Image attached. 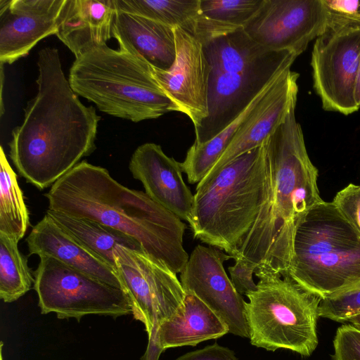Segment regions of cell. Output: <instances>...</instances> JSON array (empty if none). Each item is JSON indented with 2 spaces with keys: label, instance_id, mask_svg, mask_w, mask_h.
I'll list each match as a JSON object with an SVG mask.
<instances>
[{
  "label": "cell",
  "instance_id": "obj_13",
  "mask_svg": "<svg viewBox=\"0 0 360 360\" xmlns=\"http://www.w3.org/2000/svg\"><path fill=\"white\" fill-rule=\"evenodd\" d=\"M229 259L215 247L198 245L180 273V282L186 293L195 295L221 318L230 333L249 338L246 302L224 267Z\"/></svg>",
  "mask_w": 360,
  "mask_h": 360
},
{
  "label": "cell",
  "instance_id": "obj_32",
  "mask_svg": "<svg viewBox=\"0 0 360 360\" xmlns=\"http://www.w3.org/2000/svg\"><path fill=\"white\" fill-rule=\"evenodd\" d=\"M175 360H238L231 349L217 343L188 352Z\"/></svg>",
  "mask_w": 360,
  "mask_h": 360
},
{
  "label": "cell",
  "instance_id": "obj_11",
  "mask_svg": "<svg viewBox=\"0 0 360 360\" xmlns=\"http://www.w3.org/2000/svg\"><path fill=\"white\" fill-rule=\"evenodd\" d=\"M34 288L43 314L58 319L97 314L118 317L133 314L130 299L121 288L106 283L51 257H39Z\"/></svg>",
  "mask_w": 360,
  "mask_h": 360
},
{
  "label": "cell",
  "instance_id": "obj_14",
  "mask_svg": "<svg viewBox=\"0 0 360 360\" xmlns=\"http://www.w3.org/2000/svg\"><path fill=\"white\" fill-rule=\"evenodd\" d=\"M176 58L164 71L152 67L153 75L165 94L186 115L194 128L208 116L207 94L210 67L202 44L180 27H174Z\"/></svg>",
  "mask_w": 360,
  "mask_h": 360
},
{
  "label": "cell",
  "instance_id": "obj_30",
  "mask_svg": "<svg viewBox=\"0 0 360 360\" xmlns=\"http://www.w3.org/2000/svg\"><path fill=\"white\" fill-rule=\"evenodd\" d=\"M332 202L360 233V185L349 184L337 193Z\"/></svg>",
  "mask_w": 360,
  "mask_h": 360
},
{
  "label": "cell",
  "instance_id": "obj_7",
  "mask_svg": "<svg viewBox=\"0 0 360 360\" xmlns=\"http://www.w3.org/2000/svg\"><path fill=\"white\" fill-rule=\"evenodd\" d=\"M68 81L77 95L99 110L134 122L178 111L146 61L106 44L75 58Z\"/></svg>",
  "mask_w": 360,
  "mask_h": 360
},
{
  "label": "cell",
  "instance_id": "obj_24",
  "mask_svg": "<svg viewBox=\"0 0 360 360\" xmlns=\"http://www.w3.org/2000/svg\"><path fill=\"white\" fill-rule=\"evenodd\" d=\"M275 80L218 135L204 144L197 145L193 143L190 147L185 160L180 162L182 172L186 174L190 184H198L214 166L244 122L258 105Z\"/></svg>",
  "mask_w": 360,
  "mask_h": 360
},
{
  "label": "cell",
  "instance_id": "obj_19",
  "mask_svg": "<svg viewBox=\"0 0 360 360\" xmlns=\"http://www.w3.org/2000/svg\"><path fill=\"white\" fill-rule=\"evenodd\" d=\"M113 0H65L56 35L77 58L112 37Z\"/></svg>",
  "mask_w": 360,
  "mask_h": 360
},
{
  "label": "cell",
  "instance_id": "obj_8",
  "mask_svg": "<svg viewBox=\"0 0 360 360\" xmlns=\"http://www.w3.org/2000/svg\"><path fill=\"white\" fill-rule=\"evenodd\" d=\"M257 289L246 295L245 316L250 343L268 351L288 349L310 356L318 345L320 298L290 277L255 271Z\"/></svg>",
  "mask_w": 360,
  "mask_h": 360
},
{
  "label": "cell",
  "instance_id": "obj_15",
  "mask_svg": "<svg viewBox=\"0 0 360 360\" xmlns=\"http://www.w3.org/2000/svg\"><path fill=\"white\" fill-rule=\"evenodd\" d=\"M65 0H0V62L12 64L56 34Z\"/></svg>",
  "mask_w": 360,
  "mask_h": 360
},
{
  "label": "cell",
  "instance_id": "obj_17",
  "mask_svg": "<svg viewBox=\"0 0 360 360\" xmlns=\"http://www.w3.org/2000/svg\"><path fill=\"white\" fill-rule=\"evenodd\" d=\"M298 77V73L288 68L275 80L207 175L214 173L241 154L262 145L296 104Z\"/></svg>",
  "mask_w": 360,
  "mask_h": 360
},
{
  "label": "cell",
  "instance_id": "obj_3",
  "mask_svg": "<svg viewBox=\"0 0 360 360\" xmlns=\"http://www.w3.org/2000/svg\"><path fill=\"white\" fill-rule=\"evenodd\" d=\"M45 196L49 210L97 221L127 234L176 274L188 260L183 245L186 224L145 192L117 182L102 167L81 161Z\"/></svg>",
  "mask_w": 360,
  "mask_h": 360
},
{
  "label": "cell",
  "instance_id": "obj_6",
  "mask_svg": "<svg viewBox=\"0 0 360 360\" xmlns=\"http://www.w3.org/2000/svg\"><path fill=\"white\" fill-rule=\"evenodd\" d=\"M288 276L320 299L360 286V233L332 202L315 205L298 221Z\"/></svg>",
  "mask_w": 360,
  "mask_h": 360
},
{
  "label": "cell",
  "instance_id": "obj_5",
  "mask_svg": "<svg viewBox=\"0 0 360 360\" xmlns=\"http://www.w3.org/2000/svg\"><path fill=\"white\" fill-rule=\"evenodd\" d=\"M268 188L264 141L197 184L188 220L193 237L235 259L266 200Z\"/></svg>",
  "mask_w": 360,
  "mask_h": 360
},
{
  "label": "cell",
  "instance_id": "obj_21",
  "mask_svg": "<svg viewBox=\"0 0 360 360\" xmlns=\"http://www.w3.org/2000/svg\"><path fill=\"white\" fill-rule=\"evenodd\" d=\"M229 333L227 325L207 305L191 293H186L182 307L158 329V341L163 352L170 347L195 346Z\"/></svg>",
  "mask_w": 360,
  "mask_h": 360
},
{
  "label": "cell",
  "instance_id": "obj_34",
  "mask_svg": "<svg viewBox=\"0 0 360 360\" xmlns=\"http://www.w3.org/2000/svg\"><path fill=\"white\" fill-rule=\"evenodd\" d=\"M354 97L356 103L360 108V65L356 81Z\"/></svg>",
  "mask_w": 360,
  "mask_h": 360
},
{
  "label": "cell",
  "instance_id": "obj_25",
  "mask_svg": "<svg viewBox=\"0 0 360 360\" xmlns=\"http://www.w3.org/2000/svg\"><path fill=\"white\" fill-rule=\"evenodd\" d=\"M30 224L29 211L19 186L17 175L9 164L3 147L0 150V232L18 241Z\"/></svg>",
  "mask_w": 360,
  "mask_h": 360
},
{
  "label": "cell",
  "instance_id": "obj_9",
  "mask_svg": "<svg viewBox=\"0 0 360 360\" xmlns=\"http://www.w3.org/2000/svg\"><path fill=\"white\" fill-rule=\"evenodd\" d=\"M116 271L131 302L134 318L145 326L148 343L141 360H158L162 352L158 329L183 306L186 292L165 262L144 252L120 246L114 251Z\"/></svg>",
  "mask_w": 360,
  "mask_h": 360
},
{
  "label": "cell",
  "instance_id": "obj_22",
  "mask_svg": "<svg viewBox=\"0 0 360 360\" xmlns=\"http://www.w3.org/2000/svg\"><path fill=\"white\" fill-rule=\"evenodd\" d=\"M47 214L77 242L116 271L114 251L120 246L143 252L141 245L127 234L86 218L49 210Z\"/></svg>",
  "mask_w": 360,
  "mask_h": 360
},
{
  "label": "cell",
  "instance_id": "obj_4",
  "mask_svg": "<svg viewBox=\"0 0 360 360\" xmlns=\"http://www.w3.org/2000/svg\"><path fill=\"white\" fill-rule=\"evenodd\" d=\"M210 67L208 116L194 128L195 144H204L233 122L298 56L270 51L252 41L243 27L202 42Z\"/></svg>",
  "mask_w": 360,
  "mask_h": 360
},
{
  "label": "cell",
  "instance_id": "obj_27",
  "mask_svg": "<svg viewBox=\"0 0 360 360\" xmlns=\"http://www.w3.org/2000/svg\"><path fill=\"white\" fill-rule=\"evenodd\" d=\"M263 0H200L201 15L231 27H243L255 14Z\"/></svg>",
  "mask_w": 360,
  "mask_h": 360
},
{
  "label": "cell",
  "instance_id": "obj_20",
  "mask_svg": "<svg viewBox=\"0 0 360 360\" xmlns=\"http://www.w3.org/2000/svg\"><path fill=\"white\" fill-rule=\"evenodd\" d=\"M112 36L120 49L167 71L176 58L174 27L132 13L116 11Z\"/></svg>",
  "mask_w": 360,
  "mask_h": 360
},
{
  "label": "cell",
  "instance_id": "obj_2",
  "mask_svg": "<svg viewBox=\"0 0 360 360\" xmlns=\"http://www.w3.org/2000/svg\"><path fill=\"white\" fill-rule=\"evenodd\" d=\"M295 106L264 141L267 196L234 259H243L257 270L283 278L289 277L298 221L323 201L317 186L318 169L308 155Z\"/></svg>",
  "mask_w": 360,
  "mask_h": 360
},
{
  "label": "cell",
  "instance_id": "obj_31",
  "mask_svg": "<svg viewBox=\"0 0 360 360\" xmlns=\"http://www.w3.org/2000/svg\"><path fill=\"white\" fill-rule=\"evenodd\" d=\"M231 280L239 294L246 295L257 289L253 280V273L257 268L243 259H236L233 265L229 267Z\"/></svg>",
  "mask_w": 360,
  "mask_h": 360
},
{
  "label": "cell",
  "instance_id": "obj_10",
  "mask_svg": "<svg viewBox=\"0 0 360 360\" xmlns=\"http://www.w3.org/2000/svg\"><path fill=\"white\" fill-rule=\"evenodd\" d=\"M359 65L360 15L330 10L311 58L313 86L325 110L348 115L359 109L354 97Z\"/></svg>",
  "mask_w": 360,
  "mask_h": 360
},
{
  "label": "cell",
  "instance_id": "obj_12",
  "mask_svg": "<svg viewBox=\"0 0 360 360\" xmlns=\"http://www.w3.org/2000/svg\"><path fill=\"white\" fill-rule=\"evenodd\" d=\"M330 14L324 0H263L243 28L268 50H289L300 56L322 32Z\"/></svg>",
  "mask_w": 360,
  "mask_h": 360
},
{
  "label": "cell",
  "instance_id": "obj_1",
  "mask_svg": "<svg viewBox=\"0 0 360 360\" xmlns=\"http://www.w3.org/2000/svg\"><path fill=\"white\" fill-rule=\"evenodd\" d=\"M37 67V93L27 103L8 145L19 174L43 190L94 151L101 117L72 89L58 49L40 50Z\"/></svg>",
  "mask_w": 360,
  "mask_h": 360
},
{
  "label": "cell",
  "instance_id": "obj_33",
  "mask_svg": "<svg viewBox=\"0 0 360 360\" xmlns=\"http://www.w3.org/2000/svg\"><path fill=\"white\" fill-rule=\"evenodd\" d=\"M324 1L330 10L349 15L358 14L359 1Z\"/></svg>",
  "mask_w": 360,
  "mask_h": 360
},
{
  "label": "cell",
  "instance_id": "obj_29",
  "mask_svg": "<svg viewBox=\"0 0 360 360\" xmlns=\"http://www.w3.org/2000/svg\"><path fill=\"white\" fill-rule=\"evenodd\" d=\"M333 360H360V330L351 324L337 329L333 339Z\"/></svg>",
  "mask_w": 360,
  "mask_h": 360
},
{
  "label": "cell",
  "instance_id": "obj_18",
  "mask_svg": "<svg viewBox=\"0 0 360 360\" xmlns=\"http://www.w3.org/2000/svg\"><path fill=\"white\" fill-rule=\"evenodd\" d=\"M26 243L29 256L53 257L106 283L124 289L114 269L77 242L47 214L33 226Z\"/></svg>",
  "mask_w": 360,
  "mask_h": 360
},
{
  "label": "cell",
  "instance_id": "obj_35",
  "mask_svg": "<svg viewBox=\"0 0 360 360\" xmlns=\"http://www.w3.org/2000/svg\"><path fill=\"white\" fill-rule=\"evenodd\" d=\"M348 323L360 330V314L349 319Z\"/></svg>",
  "mask_w": 360,
  "mask_h": 360
},
{
  "label": "cell",
  "instance_id": "obj_28",
  "mask_svg": "<svg viewBox=\"0 0 360 360\" xmlns=\"http://www.w3.org/2000/svg\"><path fill=\"white\" fill-rule=\"evenodd\" d=\"M319 316L345 323L360 314V286L333 296L321 299L318 307Z\"/></svg>",
  "mask_w": 360,
  "mask_h": 360
},
{
  "label": "cell",
  "instance_id": "obj_26",
  "mask_svg": "<svg viewBox=\"0 0 360 360\" xmlns=\"http://www.w3.org/2000/svg\"><path fill=\"white\" fill-rule=\"evenodd\" d=\"M18 241L0 232V297L12 302L28 292L34 282L27 257L20 253Z\"/></svg>",
  "mask_w": 360,
  "mask_h": 360
},
{
  "label": "cell",
  "instance_id": "obj_16",
  "mask_svg": "<svg viewBox=\"0 0 360 360\" xmlns=\"http://www.w3.org/2000/svg\"><path fill=\"white\" fill-rule=\"evenodd\" d=\"M129 169L152 200L188 221L194 195L184 181L180 162L167 156L160 145L146 143L132 154Z\"/></svg>",
  "mask_w": 360,
  "mask_h": 360
},
{
  "label": "cell",
  "instance_id": "obj_23",
  "mask_svg": "<svg viewBox=\"0 0 360 360\" xmlns=\"http://www.w3.org/2000/svg\"><path fill=\"white\" fill-rule=\"evenodd\" d=\"M116 11L140 15L195 37L201 16L200 0H113Z\"/></svg>",
  "mask_w": 360,
  "mask_h": 360
}]
</instances>
